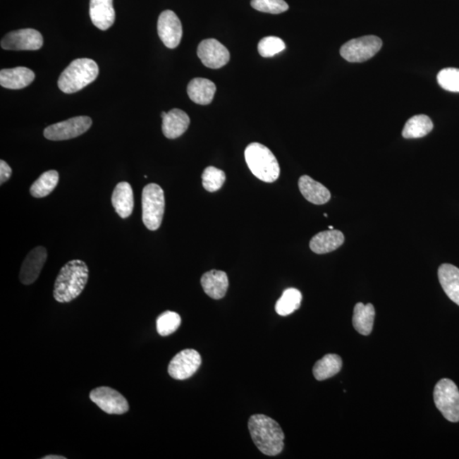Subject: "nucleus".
<instances>
[{
	"label": "nucleus",
	"instance_id": "nucleus-37",
	"mask_svg": "<svg viewBox=\"0 0 459 459\" xmlns=\"http://www.w3.org/2000/svg\"><path fill=\"white\" fill-rule=\"evenodd\" d=\"M329 229H330V230H333V226H329Z\"/></svg>",
	"mask_w": 459,
	"mask_h": 459
},
{
	"label": "nucleus",
	"instance_id": "nucleus-2",
	"mask_svg": "<svg viewBox=\"0 0 459 459\" xmlns=\"http://www.w3.org/2000/svg\"><path fill=\"white\" fill-rule=\"evenodd\" d=\"M249 429L258 449L267 456H276L284 448V433L278 422L264 415L250 417Z\"/></svg>",
	"mask_w": 459,
	"mask_h": 459
},
{
	"label": "nucleus",
	"instance_id": "nucleus-5",
	"mask_svg": "<svg viewBox=\"0 0 459 459\" xmlns=\"http://www.w3.org/2000/svg\"><path fill=\"white\" fill-rule=\"evenodd\" d=\"M142 221L150 231H157L162 225L164 209V192L160 185L152 183L142 192Z\"/></svg>",
	"mask_w": 459,
	"mask_h": 459
},
{
	"label": "nucleus",
	"instance_id": "nucleus-17",
	"mask_svg": "<svg viewBox=\"0 0 459 459\" xmlns=\"http://www.w3.org/2000/svg\"><path fill=\"white\" fill-rule=\"evenodd\" d=\"M201 284L207 295L214 300H221L228 289V276L225 271L212 270L202 276Z\"/></svg>",
	"mask_w": 459,
	"mask_h": 459
},
{
	"label": "nucleus",
	"instance_id": "nucleus-28",
	"mask_svg": "<svg viewBox=\"0 0 459 459\" xmlns=\"http://www.w3.org/2000/svg\"><path fill=\"white\" fill-rule=\"evenodd\" d=\"M302 295L296 288H288L276 302V312L279 315L287 317L300 307Z\"/></svg>",
	"mask_w": 459,
	"mask_h": 459
},
{
	"label": "nucleus",
	"instance_id": "nucleus-19",
	"mask_svg": "<svg viewBox=\"0 0 459 459\" xmlns=\"http://www.w3.org/2000/svg\"><path fill=\"white\" fill-rule=\"evenodd\" d=\"M189 116L180 109H172L163 118L162 130L165 137L176 139L188 130Z\"/></svg>",
	"mask_w": 459,
	"mask_h": 459
},
{
	"label": "nucleus",
	"instance_id": "nucleus-13",
	"mask_svg": "<svg viewBox=\"0 0 459 459\" xmlns=\"http://www.w3.org/2000/svg\"><path fill=\"white\" fill-rule=\"evenodd\" d=\"M158 32L165 47L175 49L180 44L183 31L180 20L175 12L167 10L160 14Z\"/></svg>",
	"mask_w": 459,
	"mask_h": 459
},
{
	"label": "nucleus",
	"instance_id": "nucleus-6",
	"mask_svg": "<svg viewBox=\"0 0 459 459\" xmlns=\"http://www.w3.org/2000/svg\"><path fill=\"white\" fill-rule=\"evenodd\" d=\"M434 400L446 420L459 422V391L452 380L441 379L434 390Z\"/></svg>",
	"mask_w": 459,
	"mask_h": 459
},
{
	"label": "nucleus",
	"instance_id": "nucleus-3",
	"mask_svg": "<svg viewBox=\"0 0 459 459\" xmlns=\"http://www.w3.org/2000/svg\"><path fill=\"white\" fill-rule=\"evenodd\" d=\"M98 74L96 61L89 58L76 59L61 74L58 87L64 93H76L96 80Z\"/></svg>",
	"mask_w": 459,
	"mask_h": 459
},
{
	"label": "nucleus",
	"instance_id": "nucleus-34",
	"mask_svg": "<svg viewBox=\"0 0 459 459\" xmlns=\"http://www.w3.org/2000/svg\"><path fill=\"white\" fill-rule=\"evenodd\" d=\"M12 169L6 161H0V184L3 185L10 179Z\"/></svg>",
	"mask_w": 459,
	"mask_h": 459
},
{
	"label": "nucleus",
	"instance_id": "nucleus-33",
	"mask_svg": "<svg viewBox=\"0 0 459 459\" xmlns=\"http://www.w3.org/2000/svg\"><path fill=\"white\" fill-rule=\"evenodd\" d=\"M251 6L256 11L270 14L283 13L289 8L284 0H251Z\"/></svg>",
	"mask_w": 459,
	"mask_h": 459
},
{
	"label": "nucleus",
	"instance_id": "nucleus-10",
	"mask_svg": "<svg viewBox=\"0 0 459 459\" xmlns=\"http://www.w3.org/2000/svg\"><path fill=\"white\" fill-rule=\"evenodd\" d=\"M43 36L35 29H20L9 32L1 40L6 51H37L43 47Z\"/></svg>",
	"mask_w": 459,
	"mask_h": 459
},
{
	"label": "nucleus",
	"instance_id": "nucleus-32",
	"mask_svg": "<svg viewBox=\"0 0 459 459\" xmlns=\"http://www.w3.org/2000/svg\"><path fill=\"white\" fill-rule=\"evenodd\" d=\"M438 84L442 89L451 92H459V69L445 68L438 73Z\"/></svg>",
	"mask_w": 459,
	"mask_h": 459
},
{
	"label": "nucleus",
	"instance_id": "nucleus-27",
	"mask_svg": "<svg viewBox=\"0 0 459 459\" xmlns=\"http://www.w3.org/2000/svg\"><path fill=\"white\" fill-rule=\"evenodd\" d=\"M58 182H59V173L56 171L44 172L31 185V195L37 198L47 197L55 190Z\"/></svg>",
	"mask_w": 459,
	"mask_h": 459
},
{
	"label": "nucleus",
	"instance_id": "nucleus-24",
	"mask_svg": "<svg viewBox=\"0 0 459 459\" xmlns=\"http://www.w3.org/2000/svg\"><path fill=\"white\" fill-rule=\"evenodd\" d=\"M375 317L374 306L357 303L354 308L353 324L355 330L362 335H369L373 331Z\"/></svg>",
	"mask_w": 459,
	"mask_h": 459
},
{
	"label": "nucleus",
	"instance_id": "nucleus-4",
	"mask_svg": "<svg viewBox=\"0 0 459 459\" xmlns=\"http://www.w3.org/2000/svg\"><path fill=\"white\" fill-rule=\"evenodd\" d=\"M244 155L247 166L258 179L267 183H272L279 179V164L270 149L262 144L254 142L247 147Z\"/></svg>",
	"mask_w": 459,
	"mask_h": 459
},
{
	"label": "nucleus",
	"instance_id": "nucleus-8",
	"mask_svg": "<svg viewBox=\"0 0 459 459\" xmlns=\"http://www.w3.org/2000/svg\"><path fill=\"white\" fill-rule=\"evenodd\" d=\"M92 126V120L86 116H80L66 121L49 126L44 131V137L49 140H66L76 138Z\"/></svg>",
	"mask_w": 459,
	"mask_h": 459
},
{
	"label": "nucleus",
	"instance_id": "nucleus-30",
	"mask_svg": "<svg viewBox=\"0 0 459 459\" xmlns=\"http://www.w3.org/2000/svg\"><path fill=\"white\" fill-rule=\"evenodd\" d=\"M181 324L179 314L171 311L164 312L157 319V331L161 336H168L176 332Z\"/></svg>",
	"mask_w": 459,
	"mask_h": 459
},
{
	"label": "nucleus",
	"instance_id": "nucleus-31",
	"mask_svg": "<svg viewBox=\"0 0 459 459\" xmlns=\"http://www.w3.org/2000/svg\"><path fill=\"white\" fill-rule=\"evenodd\" d=\"M286 45L283 39L275 36L264 37L259 41L258 51L264 58L272 57L284 51Z\"/></svg>",
	"mask_w": 459,
	"mask_h": 459
},
{
	"label": "nucleus",
	"instance_id": "nucleus-1",
	"mask_svg": "<svg viewBox=\"0 0 459 459\" xmlns=\"http://www.w3.org/2000/svg\"><path fill=\"white\" fill-rule=\"evenodd\" d=\"M89 279V268L80 259L65 264L58 274L53 295L59 303H68L80 296Z\"/></svg>",
	"mask_w": 459,
	"mask_h": 459
},
{
	"label": "nucleus",
	"instance_id": "nucleus-14",
	"mask_svg": "<svg viewBox=\"0 0 459 459\" xmlns=\"http://www.w3.org/2000/svg\"><path fill=\"white\" fill-rule=\"evenodd\" d=\"M47 250L44 247H37L29 252L20 268L19 279L24 285L34 283L38 279L47 259Z\"/></svg>",
	"mask_w": 459,
	"mask_h": 459
},
{
	"label": "nucleus",
	"instance_id": "nucleus-9",
	"mask_svg": "<svg viewBox=\"0 0 459 459\" xmlns=\"http://www.w3.org/2000/svg\"><path fill=\"white\" fill-rule=\"evenodd\" d=\"M90 398L99 408L109 415H121L130 410L127 400L113 388H96L90 393Z\"/></svg>",
	"mask_w": 459,
	"mask_h": 459
},
{
	"label": "nucleus",
	"instance_id": "nucleus-15",
	"mask_svg": "<svg viewBox=\"0 0 459 459\" xmlns=\"http://www.w3.org/2000/svg\"><path fill=\"white\" fill-rule=\"evenodd\" d=\"M90 19L97 28L106 31L115 22V11L113 0H90Z\"/></svg>",
	"mask_w": 459,
	"mask_h": 459
},
{
	"label": "nucleus",
	"instance_id": "nucleus-20",
	"mask_svg": "<svg viewBox=\"0 0 459 459\" xmlns=\"http://www.w3.org/2000/svg\"><path fill=\"white\" fill-rule=\"evenodd\" d=\"M35 78V73L24 67L3 69L0 72V85L6 89H23L31 85Z\"/></svg>",
	"mask_w": 459,
	"mask_h": 459
},
{
	"label": "nucleus",
	"instance_id": "nucleus-29",
	"mask_svg": "<svg viewBox=\"0 0 459 459\" xmlns=\"http://www.w3.org/2000/svg\"><path fill=\"white\" fill-rule=\"evenodd\" d=\"M202 185L206 191L214 192L219 191L226 181V173L221 169L209 166L204 169L202 175Z\"/></svg>",
	"mask_w": 459,
	"mask_h": 459
},
{
	"label": "nucleus",
	"instance_id": "nucleus-35",
	"mask_svg": "<svg viewBox=\"0 0 459 459\" xmlns=\"http://www.w3.org/2000/svg\"><path fill=\"white\" fill-rule=\"evenodd\" d=\"M43 459H66L67 458L64 456H60V455H47L42 458Z\"/></svg>",
	"mask_w": 459,
	"mask_h": 459
},
{
	"label": "nucleus",
	"instance_id": "nucleus-23",
	"mask_svg": "<svg viewBox=\"0 0 459 459\" xmlns=\"http://www.w3.org/2000/svg\"><path fill=\"white\" fill-rule=\"evenodd\" d=\"M216 86L207 78H196L189 82L188 94L193 102L200 105H209L212 102Z\"/></svg>",
	"mask_w": 459,
	"mask_h": 459
},
{
	"label": "nucleus",
	"instance_id": "nucleus-18",
	"mask_svg": "<svg viewBox=\"0 0 459 459\" xmlns=\"http://www.w3.org/2000/svg\"><path fill=\"white\" fill-rule=\"evenodd\" d=\"M345 242V235L341 231L329 230L314 235L310 247L314 253L324 255L336 250Z\"/></svg>",
	"mask_w": 459,
	"mask_h": 459
},
{
	"label": "nucleus",
	"instance_id": "nucleus-36",
	"mask_svg": "<svg viewBox=\"0 0 459 459\" xmlns=\"http://www.w3.org/2000/svg\"><path fill=\"white\" fill-rule=\"evenodd\" d=\"M166 114H167V113H165V111H162V114H161V117H162V118H163L164 117H165V115H166Z\"/></svg>",
	"mask_w": 459,
	"mask_h": 459
},
{
	"label": "nucleus",
	"instance_id": "nucleus-25",
	"mask_svg": "<svg viewBox=\"0 0 459 459\" xmlns=\"http://www.w3.org/2000/svg\"><path fill=\"white\" fill-rule=\"evenodd\" d=\"M342 367V359L340 355L328 354L317 361L313 367V374L316 379L322 381L333 377L340 373Z\"/></svg>",
	"mask_w": 459,
	"mask_h": 459
},
{
	"label": "nucleus",
	"instance_id": "nucleus-16",
	"mask_svg": "<svg viewBox=\"0 0 459 459\" xmlns=\"http://www.w3.org/2000/svg\"><path fill=\"white\" fill-rule=\"evenodd\" d=\"M111 204L114 207L116 212L122 219L129 218L134 210V193L133 189L130 183L123 181L116 185L113 195H111Z\"/></svg>",
	"mask_w": 459,
	"mask_h": 459
},
{
	"label": "nucleus",
	"instance_id": "nucleus-11",
	"mask_svg": "<svg viewBox=\"0 0 459 459\" xmlns=\"http://www.w3.org/2000/svg\"><path fill=\"white\" fill-rule=\"evenodd\" d=\"M201 364L202 357L197 350H184L171 360L168 367L169 374L177 380L188 379L195 374Z\"/></svg>",
	"mask_w": 459,
	"mask_h": 459
},
{
	"label": "nucleus",
	"instance_id": "nucleus-12",
	"mask_svg": "<svg viewBox=\"0 0 459 459\" xmlns=\"http://www.w3.org/2000/svg\"><path fill=\"white\" fill-rule=\"evenodd\" d=\"M197 56L205 67L218 69L224 67L230 61V52L218 40H202L198 45Z\"/></svg>",
	"mask_w": 459,
	"mask_h": 459
},
{
	"label": "nucleus",
	"instance_id": "nucleus-21",
	"mask_svg": "<svg viewBox=\"0 0 459 459\" xmlns=\"http://www.w3.org/2000/svg\"><path fill=\"white\" fill-rule=\"evenodd\" d=\"M299 188L305 200L313 204H325L330 200L331 193L329 189L308 176H302L300 178Z\"/></svg>",
	"mask_w": 459,
	"mask_h": 459
},
{
	"label": "nucleus",
	"instance_id": "nucleus-26",
	"mask_svg": "<svg viewBox=\"0 0 459 459\" xmlns=\"http://www.w3.org/2000/svg\"><path fill=\"white\" fill-rule=\"evenodd\" d=\"M433 123L428 116L421 114L413 116L408 120L403 130V136L406 139L422 138L431 133Z\"/></svg>",
	"mask_w": 459,
	"mask_h": 459
},
{
	"label": "nucleus",
	"instance_id": "nucleus-7",
	"mask_svg": "<svg viewBox=\"0 0 459 459\" xmlns=\"http://www.w3.org/2000/svg\"><path fill=\"white\" fill-rule=\"evenodd\" d=\"M382 45V40L377 36H363L343 45L341 55L349 63H363L374 57Z\"/></svg>",
	"mask_w": 459,
	"mask_h": 459
},
{
	"label": "nucleus",
	"instance_id": "nucleus-22",
	"mask_svg": "<svg viewBox=\"0 0 459 459\" xmlns=\"http://www.w3.org/2000/svg\"><path fill=\"white\" fill-rule=\"evenodd\" d=\"M438 278L446 295L459 306V269L451 264H442Z\"/></svg>",
	"mask_w": 459,
	"mask_h": 459
}]
</instances>
